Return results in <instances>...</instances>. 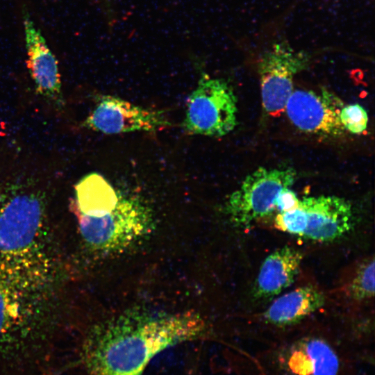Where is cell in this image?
Returning a JSON list of instances; mask_svg holds the SVG:
<instances>
[{
  "mask_svg": "<svg viewBox=\"0 0 375 375\" xmlns=\"http://www.w3.org/2000/svg\"><path fill=\"white\" fill-rule=\"evenodd\" d=\"M237 98L224 81L203 75L187 99L183 128L190 135L220 138L237 125Z\"/></svg>",
  "mask_w": 375,
  "mask_h": 375,
  "instance_id": "obj_5",
  "label": "cell"
},
{
  "mask_svg": "<svg viewBox=\"0 0 375 375\" xmlns=\"http://www.w3.org/2000/svg\"><path fill=\"white\" fill-rule=\"evenodd\" d=\"M274 224L281 231L302 237L306 228L307 219L300 201L297 208L278 212Z\"/></svg>",
  "mask_w": 375,
  "mask_h": 375,
  "instance_id": "obj_17",
  "label": "cell"
},
{
  "mask_svg": "<svg viewBox=\"0 0 375 375\" xmlns=\"http://www.w3.org/2000/svg\"><path fill=\"white\" fill-rule=\"evenodd\" d=\"M299 201L300 199L290 188H285L278 197L276 210L282 212L295 209L299 206Z\"/></svg>",
  "mask_w": 375,
  "mask_h": 375,
  "instance_id": "obj_19",
  "label": "cell"
},
{
  "mask_svg": "<svg viewBox=\"0 0 375 375\" xmlns=\"http://www.w3.org/2000/svg\"><path fill=\"white\" fill-rule=\"evenodd\" d=\"M22 23L27 67L36 90L43 97L60 103L62 94L58 60L26 8L22 10Z\"/></svg>",
  "mask_w": 375,
  "mask_h": 375,
  "instance_id": "obj_11",
  "label": "cell"
},
{
  "mask_svg": "<svg viewBox=\"0 0 375 375\" xmlns=\"http://www.w3.org/2000/svg\"><path fill=\"white\" fill-rule=\"evenodd\" d=\"M198 313L126 311L94 325L74 349L70 370L83 375H142L161 351L203 336ZM69 370V371H70Z\"/></svg>",
  "mask_w": 375,
  "mask_h": 375,
  "instance_id": "obj_1",
  "label": "cell"
},
{
  "mask_svg": "<svg viewBox=\"0 0 375 375\" xmlns=\"http://www.w3.org/2000/svg\"><path fill=\"white\" fill-rule=\"evenodd\" d=\"M309 55L296 51L285 40L274 43L258 62L261 102L264 112L278 117L294 90L295 76L307 67Z\"/></svg>",
  "mask_w": 375,
  "mask_h": 375,
  "instance_id": "obj_7",
  "label": "cell"
},
{
  "mask_svg": "<svg viewBox=\"0 0 375 375\" xmlns=\"http://www.w3.org/2000/svg\"><path fill=\"white\" fill-rule=\"evenodd\" d=\"M291 375H338L340 359L324 340L310 337L294 344L284 356Z\"/></svg>",
  "mask_w": 375,
  "mask_h": 375,
  "instance_id": "obj_13",
  "label": "cell"
},
{
  "mask_svg": "<svg viewBox=\"0 0 375 375\" xmlns=\"http://www.w3.org/2000/svg\"><path fill=\"white\" fill-rule=\"evenodd\" d=\"M302 260V253L292 247L284 246L274 251L260 266L254 295L266 299L280 294L294 282Z\"/></svg>",
  "mask_w": 375,
  "mask_h": 375,
  "instance_id": "obj_12",
  "label": "cell"
},
{
  "mask_svg": "<svg viewBox=\"0 0 375 375\" xmlns=\"http://www.w3.org/2000/svg\"><path fill=\"white\" fill-rule=\"evenodd\" d=\"M119 194L101 175L88 174L75 186L73 210L88 216L104 215L115 208Z\"/></svg>",
  "mask_w": 375,
  "mask_h": 375,
  "instance_id": "obj_15",
  "label": "cell"
},
{
  "mask_svg": "<svg viewBox=\"0 0 375 375\" xmlns=\"http://www.w3.org/2000/svg\"><path fill=\"white\" fill-rule=\"evenodd\" d=\"M85 126L106 134L133 131L156 132L170 126L162 110L142 108L120 98L101 97L85 122Z\"/></svg>",
  "mask_w": 375,
  "mask_h": 375,
  "instance_id": "obj_9",
  "label": "cell"
},
{
  "mask_svg": "<svg viewBox=\"0 0 375 375\" xmlns=\"http://www.w3.org/2000/svg\"><path fill=\"white\" fill-rule=\"evenodd\" d=\"M374 267L373 256L366 258L356 267L343 289L349 299L360 303L374 297Z\"/></svg>",
  "mask_w": 375,
  "mask_h": 375,
  "instance_id": "obj_16",
  "label": "cell"
},
{
  "mask_svg": "<svg viewBox=\"0 0 375 375\" xmlns=\"http://www.w3.org/2000/svg\"><path fill=\"white\" fill-rule=\"evenodd\" d=\"M325 301L324 292L317 286L300 285L276 299L262 317L274 326L292 325L322 308Z\"/></svg>",
  "mask_w": 375,
  "mask_h": 375,
  "instance_id": "obj_14",
  "label": "cell"
},
{
  "mask_svg": "<svg viewBox=\"0 0 375 375\" xmlns=\"http://www.w3.org/2000/svg\"><path fill=\"white\" fill-rule=\"evenodd\" d=\"M45 200L20 189L0 201V268L48 283L53 272Z\"/></svg>",
  "mask_w": 375,
  "mask_h": 375,
  "instance_id": "obj_3",
  "label": "cell"
},
{
  "mask_svg": "<svg viewBox=\"0 0 375 375\" xmlns=\"http://www.w3.org/2000/svg\"><path fill=\"white\" fill-rule=\"evenodd\" d=\"M47 283L0 268V375H63L71 351L40 308Z\"/></svg>",
  "mask_w": 375,
  "mask_h": 375,
  "instance_id": "obj_2",
  "label": "cell"
},
{
  "mask_svg": "<svg viewBox=\"0 0 375 375\" xmlns=\"http://www.w3.org/2000/svg\"><path fill=\"white\" fill-rule=\"evenodd\" d=\"M297 176L291 168L260 167L249 174L228 198L226 210L238 226L248 227L270 215L283 190L291 188Z\"/></svg>",
  "mask_w": 375,
  "mask_h": 375,
  "instance_id": "obj_6",
  "label": "cell"
},
{
  "mask_svg": "<svg viewBox=\"0 0 375 375\" xmlns=\"http://www.w3.org/2000/svg\"><path fill=\"white\" fill-rule=\"evenodd\" d=\"M340 119L345 131L353 134L363 133L367 127V111L358 103L344 105L340 110Z\"/></svg>",
  "mask_w": 375,
  "mask_h": 375,
  "instance_id": "obj_18",
  "label": "cell"
},
{
  "mask_svg": "<svg viewBox=\"0 0 375 375\" xmlns=\"http://www.w3.org/2000/svg\"><path fill=\"white\" fill-rule=\"evenodd\" d=\"M342 100L327 89L293 90L285 111L290 122L302 132L325 138L345 133L340 112Z\"/></svg>",
  "mask_w": 375,
  "mask_h": 375,
  "instance_id": "obj_8",
  "label": "cell"
},
{
  "mask_svg": "<svg viewBox=\"0 0 375 375\" xmlns=\"http://www.w3.org/2000/svg\"><path fill=\"white\" fill-rule=\"evenodd\" d=\"M307 219L303 238L326 242L344 236L353 227L351 203L337 196L305 197L300 199Z\"/></svg>",
  "mask_w": 375,
  "mask_h": 375,
  "instance_id": "obj_10",
  "label": "cell"
},
{
  "mask_svg": "<svg viewBox=\"0 0 375 375\" xmlns=\"http://www.w3.org/2000/svg\"><path fill=\"white\" fill-rule=\"evenodd\" d=\"M82 242L92 252L121 253L138 244L152 233V209L136 196L119 194L110 212L100 216L75 214Z\"/></svg>",
  "mask_w": 375,
  "mask_h": 375,
  "instance_id": "obj_4",
  "label": "cell"
}]
</instances>
